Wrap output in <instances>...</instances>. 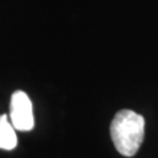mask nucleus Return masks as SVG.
Returning <instances> with one entry per match:
<instances>
[{"label":"nucleus","mask_w":158,"mask_h":158,"mask_svg":"<svg viewBox=\"0 0 158 158\" xmlns=\"http://www.w3.org/2000/svg\"><path fill=\"white\" fill-rule=\"evenodd\" d=\"M145 136V118L135 111H118L111 123V137L116 150L124 157H133Z\"/></svg>","instance_id":"obj_1"},{"label":"nucleus","mask_w":158,"mask_h":158,"mask_svg":"<svg viewBox=\"0 0 158 158\" xmlns=\"http://www.w3.org/2000/svg\"><path fill=\"white\" fill-rule=\"evenodd\" d=\"M9 117L15 129L29 132L34 127L33 107L29 96L24 91H15L11 98Z\"/></svg>","instance_id":"obj_2"},{"label":"nucleus","mask_w":158,"mask_h":158,"mask_svg":"<svg viewBox=\"0 0 158 158\" xmlns=\"http://www.w3.org/2000/svg\"><path fill=\"white\" fill-rule=\"evenodd\" d=\"M17 146L15 127L7 115H0V149L12 150Z\"/></svg>","instance_id":"obj_3"}]
</instances>
